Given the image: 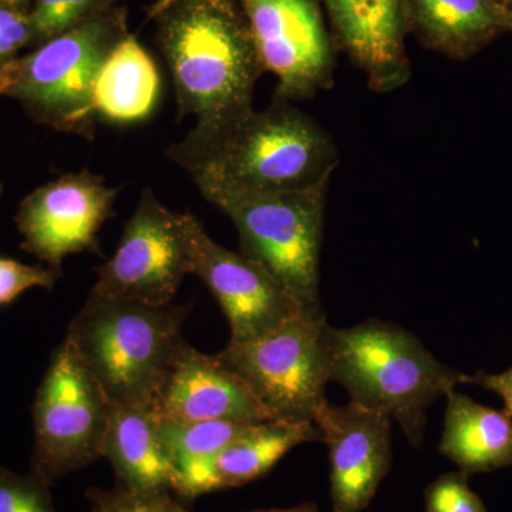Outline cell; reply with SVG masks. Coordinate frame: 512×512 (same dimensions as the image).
<instances>
[{
    "instance_id": "6da1fadb",
    "label": "cell",
    "mask_w": 512,
    "mask_h": 512,
    "mask_svg": "<svg viewBox=\"0 0 512 512\" xmlns=\"http://www.w3.org/2000/svg\"><path fill=\"white\" fill-rule=\"evenodd\" d=\"M167 156L191 175L202 197L306 190L329 183L339 163L332 137L279 99L217 130H191Z\"/></svg>"
},
{
    "instance_id": "7a4b0ae2",
    "label": "cell",
    "mask_w": 512,
    "mask_h": 512,
    "mask_svg": "<svg viewBox=\"0 0 512 512\" xmlns=\"http://www.w3.org/2000/svg\"><path fill=\"white\" fill-rule=\"evenodd\" d=\"M154 18L178 113L197 119L192 130H217L254 110L265 70L234 0H161Z\"/></svg>"
},
{
    "instance_id": "3957f363",
    "label": "cell",
    "mask_w": 512,
    "mask_h": 512,
    "mask_svg": "<svg viewBox=\"0 0 512 512\" xmlns=\"http://www.w3.org/2000/svg\"><path fill=\"white\" fill-rule=\"evenodd\" d=\"M325 338L330 382L342 384L350 402L397 421L413 447L423 443L431 404L466 383L467 375L443 365L416 336L392 323L328 325Z\"/></svg>"
},
{
    "instance_id": "277c9868",
    "label": "cell",
    "mask_w": 512,
    "mask_h": 512,
    "mask_svg": "<svg viewBox=\"0 0 512 512\" xmlns=\"http://www.w3.org/2000/svg\"><path fill=\"white\" fill-rule=\"evenodd\" d=\"M190 306H150L90 292L66 339L113 406L154 407L161 384L187 340Z\"/></svg>"
},
{
    "instance_id": "5b68a950",
    "label": "cell",
    "mask_w": 512,
    "mask_h": 512,
    "mask_svg": "<svg viewBox=\"0 0 512 512\" xmlns=\"http://www.w3.org/2000/svg\"><path fill=\"white\" fill-rule=\"evenodd\" d=\"M329 183L269 194L214 192L207 200L234 222L241 254L262 266L305 315L323 319L320 242Z\"/></svg>"
},
{
    "instance_id": "8992f818",
    "label": "cell",
    "mask_w": 512,
    "mask_h": 512,
    "mask_svg": "<svg viewBox=\"0 0 512 512\" xmlns=\"http://www.w3.org/2000/svg\"><path fill=\"white\" fill-rule=\"evenodd\" d=\"M123 37L114 20L93 16L32 55L0 66V94L18 100L45 126L93 138L94 86L101 66Z\"/></svg>"
},
{
    "instance_id": "52a82bcc",
    "label": "cell",
    "mask_w": 512,
    "mask_h": 512,
    "mask_svg": "<svg viewBox=\"0 0 512 512\" xmlns=\"http://www.w3.org/2000/svg\"><path fill=\"white\" fill-rule=\"evenodd\" d=\"M111 404L69 340L57 346L33 404L32 473L52 485L103 457Z\"/></svg>"
},
{
    "instance_id": "ba28073f",
    "label": "cell",
    "mask_w": 512,
    "mask_h": 512,
    "mask_svg": "<svg viewBox=\"0 0 512 512\" xmlns=\"http://www.w3.org/2000/svg\"><path fill=\"white\" fill-rule=\"evenodd\" d=\"M326 318L298 313L261 338L217 353L278 421H313L328 403Z\"/></svg>"
},
{
    "instance_id": "9c48e42d",
    "label": "cell",
    "mask_w": 512,
    "mask_h": 512,
    "mask_svg": "<svg viewBox=\"0 0 512 512\" xmlns=\"http://www.w3.org/2000/svg\"><path fill=\"white\" fill-rule=\"evenodd\" d=\"M94 271V295L150 306L170 305L185 276L191 275L184 214L168 210L147 188L124 227L116 254Z\"/></svg>"
},
{
    "instance_id": "30bf717a",
    "label": "cell",
    "mask_w": 512,
    "mask_h": 512,
    "mask_svg": "<svg viewBox=\"0 0 512 512\" xmlns=\"http://www.w3.org/2000/svg\"><path fill=\"white\" fill-rule=\"evenodd\" d=\"M239 3L265 72L278 79L276 99H309L332 87L335 57L318 0Z\"/></svg>"
},
{
    "instance_id": "8fae6325",
    "label": "cell",
    "mask_w": 512,
    "mask_h": 512,
    "mask_svg": "<svg viewBox=\"0 0 512 512\" xmlns=\"http://www.w3.org/2000/svg\"><path fill=\"white\" fill-rule=\"evenodd\" d=\"M116 197V188L87 170L37 188L16 215L22 248L63 274L64 258L99 247L97 235L113 215Z\"/></svg>"
},
{
    "instance_id": "7c38bea8",
    "label": "cell",
    "mask_w": 512,
    "mask_h": 512,
    "mask_svg": "<svg viewBox=\"0 0 512 512\" xmlns=\"http://www.w3.org/2000/svg\"><path fill=\"white\" fill-rule=\"evenodd\" d=\"M190 245L191 275L198 276L227 316L231 339L261 338L298 313L291 296L262 266L239 252L221 247L192 214H184Z\"/></svg>"
},
{
    "instance_id": "4fadbf2b",
    "label": "cell",
    "mask_w": 512,
    "mask_h": 512,
    "mask_svg": "<svg viewBox=\"0 0 512 512\" xmlns=\"http://www.w3.org/2000/svg\"><path fill=\"white\" fill-rule=\"evenodd\" d=\"M315 424L329 450L332 512L365 511L392 466V419L353 402H328Z\"/></svg>"
},
{
    "instance_id": "5bb4252c",
    "label": "cell",
    "mask_w": 512,
    "mask_h": 512,
    "mask_svg": "<svg viewBox=\"0 0 512 512\" xmlns=\"http://www.w3.org/2000/svg\"><path fill=\"white\" fill-rule=\"evenodd\" d=\"M154 412L171 423L278 421L217 355H205L188 342L178 350L161 384Z\"/></svg>"
},
{
    "instance_id": "9a60e30c",
    "label": "cell",
    "mask_w": 512,
    "mask_h": 512,
    "mask_svg": "<svg viewBox=\"0 0 512 512\" xmlns=\"http://www.w3.org/2000/svg\"><path fill=\"white\" fill-rule=\"evenodd\" d=\"M333 28L370 89L389 93L412 76L404 50V0H323Z\"/></svg>"
},
{
    "instance_id": "2e32d148",
    "label": "cell",
    "mask_w": 512,
    "mask_h": 512,
    "mask_svg": "<svg viewBox=\"0 0 512 512\" xmlns=\"http://www.w3.org/2000/svg\"><path fill=\"white\" fill-rule=\"evenodd\" d=\"M322 441L313 421H269L255 424L214 456L180 471L174 493L184 500L241 487L264 477L292 448Z\"/></svg>"
},
{
    "instance_id": "e0dca14e",
    "label": "cell",
    "mask_w": 512,
    "mask_h": 512,
    "mask_svg": "<svg viewBox=\"0 0 512 512\" xmlns=\"http://www.w3.org/2000/svg\"><path fill=\"white\" fill-rule=\"evenodd\" d=\"M103 457L119 487L131 493H174L177 488L180 476L165 453L154 407L113 406Z\"/></svg>"
},
{
    "instance_id": "ac0fdd59",
    "label": "cell",
    "mask_w": 512,
    "mask_h": 512,
    "mask_svg": "<svg viewBox=\"0 0 512 512\" xmlns=\"http://www.w3.org/2000/svg\"><path fill=\"white\" fill-rule=\"evenodd\" d=\"M404 10L407 26L453 59L476 55L510 30V8L498 0H404Z\"/></svg>"
},
{
    "instance_id": "d6986e66",
    "label": "cell",
    "mask_w": 512,
    "mask_h": 512,
    "mask_svg": "<svg viewBox=\"0 0 512 512\" xmlns=\"http://www.w3.org/2000/svg\"><path fill=\"white\" fill-rule=\"evenodd\" d=\"M439 450L466 474L512 466V417L456 390L446 396Z\"/></svg>"
},
{
    "instance_id": "ffe728a7",
    "label": "cell",
    "mask_w": 512,
    "mask_h": 512,
    "mask_svg": "<svg viewBox=\"0 0 512 512\" xmlns=\"http://www.w3.org/2000/svg\"><path fill=\"white\" fill-rule=\"evenodd\" d=\"M160 90V73L154 60L134 37H123L97 76L93 94L97 119L140 123L156 109Z\"/></svg>"
},
{
    "instance_id": "44dd1931",
    "label": "cell",
    "mask_w": 512,
    "mask_h": 512,
    "mask_svg": "<svg viewBox=\"0 0 512 512\" xmlns=\"http://www.w3.org/2000/svg\"><path fill=\"white\" fill-rule=\"evenodd\" d=\"M255 424L232 421H197V423H171L158 419V433L165 453L177 468L178 476L183 468L195 461L214 456ZM180 480V478H178Z\"/></svg>"
},
{
    "instance_id": "7402d4cb",
    "label": "cell",
    "mask_w": 512,
    "mask_h": 512,
    "mask_svg": "<svg viewBox=\"0 0 512 512\" xmlns=\"http://www.w3.org/2000/svg\"><path fill=\"white\" fill-rule=\"evenodd\" d=\"M0 512H56L50 484L32 471L18 474L0 466Z\"/></svg>"
},
{
    "instance_id": "603a6c76",
    "label": "cell",
    "mask_w": 512,
    "mask_h": 512,
    "mask_svg": "<svg viewBox=\"0 0 512 512\" xmlns=\"http://www.w3.org/2000/svg\"><path fill=\"white\" fill-rule=\"evenodd\" d=\"M97 3L99 0H36L30 22L35 33L53 39L93 18Z\"/></svg>"
},
{
    "instance_id": "cb8c5ba5",
    "label": "cell",
    "mask_w": 512,
    "mask_h": 512,
    "mask_svg": "<svg viewBox=\"0 0 512 512\" xmlns=\"http://www.w3.org/2000/svg\"><path fill=\"white\" fill-rule=\"evenodd\" d=\"M424 497L427 512H487L463 471L443 474L427 487Z\"/></svg>"
},
{
    "instance_id": "d4e9b609",
    "label": "cell",
    "mask_w": 512,
    "mask_h": 512,
    "mask_svg": "<svg viewBox=\"0 0 512 512\" xmlns=\"http://www.w3.org/2000/svg\"><path fill=\"white\" fill-rule=\"evenodd\" d=\"M87 497L104 512H191L174 501L170 493H131L119 485L110 491L92 488Z\"/></svg>"
},
{
    "instance_id": "484cf974",
    "label": "cell",
    "mask_w": 512,
    "mask_h": 512,
    "mask_svg": "<svg viewBox=\"0 0 512 512\" xmlns=\"http://www.w3.org/2000/svg\"><path fill=\"white\" fill-rule=\"evenodd\" d=\"M62 274L49 266L25 265L0 258V306L9 305L32 288L53 289Z\"/></svg>"
},
{
    "instance_id": "4316f807",
    "label": "cell",
    "mask_w": 512,
    "mask_h": 512,
    "mask_svg": "<svg viewBox=\"0 0 512 512\" xmlns=\"http://www.w3.org/2000/svg\"><path fill=\"white\" fill-rule=\"evenodd\" d=\"M33 32L30 18L15 10L0 8V66L13 60V55L26 45Z\"/></svg>"
},
{
    "instance_id": "83f0119b",
    "label": "cell",
    "mask_w": 512,
    "mask_h": 512,
    "mask_svg": "<svg viewBox=\"0 0 512 512\" xmlns=\"http://www.w3.org/2000/svg\"><path fill=\"white\" fill-rule=\"evenodd\" d=\"M466 383L478 384V386L497 393L504 400V412L512 417V367L500 375H487V373L478 372L476 375L467 376Z\"/></svg>"
},
{
    "instance_id": "f1b7e54d",
    "label": "cell",
    "mask_w": 512,
    "mask_h": 512,
    "mask_svg": "<svg viewBox=\"0 0 512 512\" xmlns=\"http://www.w3.org/2000/svg\"><path fill=\"white\" fill-rule=\"evenodd\" d=\"M252 512H319V510L313 503H303L302 505H298V507L286 508V510H264Z\"/></svg>"
},
{
    "instance_id": "f546056e",
    "label": "cell",
    "mask_w": 512,
    "mask_h": 512,
    "mask_svg": "<svg viewBox=\"0 0 512 512\" xmlns=\"http://www.w3.org/2000/svg\"><path fill=\"white\" fill-rule=\"evenodd\" d=\"M92 512H104V511L101 510V508L96 507V505H93V511Z\"/></svg>"
},
{
    "instance_id": "4dcf8cb0",
    "label": "cell",
    "mask_w": 512,
    "mask_h": 512,
    "mask_svg": "<svg viewBox=\"0 0 512 512\" xmlns=\"http://www.w3.org/2000/svg\"><path fill=\"white\" fill-rule=\"evenodd\" d=\"M510 30H512V8H510Z\"/></svg>"
},
{
    "instance_id": "1f68e13d",
    "label": "cell",
    "mask_w": 512,
    "mask_h": 512,
    "mask_svg": "<svg viewBox=\"0 0 512 512\" xmlns=\"http://www.w3.org/2000/svg\"><path fill=\"white\" fill-rule=\"evenodd\" d=\"M2 2L15 3V2H19V0H2Z\"/></svg>"
},
{
    "instance_id": "d6a6232c",
    "label": "cell",
    "mask_w": 512,
    "mask_h": 512,
    "mask_svg": "<svg viewBox=\"0 0 512 512\" xmlns=\"http://www.w3.org/2000/svg\"><path fill=\"white\" fill-rule=\"evenodd\" d=\"M0 194H2V184H0Z\"/></svg>"
}]
</instances>
